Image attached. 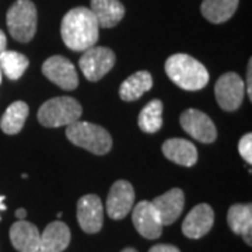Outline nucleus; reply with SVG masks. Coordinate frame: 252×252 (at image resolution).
Returning <instances> with one entry per match:
<instances>
[{"label": "nucleus", "mask_w": 252, "mask_h": 252, "mask_svg": "<svg viewBox=\"0 0 252 252\" xmlns=\"http://www.w3.org/2000/svg\"><path fill=\"white\" fill-rule=\"evenodd\" d=\"M6 210V205H4V196L0 195V212Z\"/></svg>", "instance_id": "nucleus-30"}, {"label": "nucleus", "mask_w": 252, "mask_h": 252, "mask_svg": "<svg viewBox=\"0 0 252 252\" xmlns=\"http://www.w3.org/2000/svg\"><path fill=\"white\" fill-rule=\"evenodd\" d=\"M162 153L175 164L184 167H192L198 161V150L195 144L190 143L187 139H168L162 144Z\"/></svg>", "instance_id": "nucleus-17"}, {"label": "nucleus", "mask_w": 252, "mask_h": 252, "mask_svg": "<svg viewBox=\"0 0 252 252\" xmlns=\"http://www.w3.org/2000/svg\"><path fill=\"white\" fill-rule=\"evenodd\" d=\"M227 223L231 231L235 234L243 235L244 241L250 247L252 245V206L251 203L247 205H233L227 213Z\"/></svg>", "instance_id": "nucleus-19"}, {"label": "nucleus", "mask_w": 252, "mask_h": 252, "mask_svg": "<svg viewBox=\"0 0 252 252\" xmlns=\"http://www.w3.org/2000/svg\"><path fill=\"white\" fill-rule=\"evenodd\" d=\"M215 94L219 105L224 111H235L243 104L245 94L244 80L237 73H224L216 83Z\"/></svg>", "instance_id": "nucleus-7"}, {"label": "nucleus", "mask_w": 252, "mask_h": 252, "mask_svg": "<svg viewBox=\"0 0 252 252\" xmlns=\"http://www.w3.org/2000/svg\"><path fill=\"white\" fill-rule=\"evenodd\" d=\"M122 252H137V251H136V250H133V248H125V250H124Z\"/></svg>", "instance_id": "nucleus-31"}, {"label": "nucleus", "mask_w": 252, "mask_h": 252, "mask_svg": "<svg viewBox=\"0 0 252 252\" xmlns=\"http://www.w3.org/2000/svg\"><path fill=\"white\" fill-rule=\"evenodd\" d=\"M238 152L247 162H252V135L247 133L238 143Z\"/></svg>", "instance_id": "nucleus-25"}, {"label": "nucleus", "mask_w": 252, "mask_h": 252, "mask_svg": "<svg viewBox=\"0 0 252 252\" xmlns=\"http://www.w3.org/2000/svg\"><path fill=\"white\" fill-rule=\"evenodd\" d=\"M238 7V0H203L200 11L207 21L220 24L233 17Z\"/></svg>", "instance_id": "nucleus-21"}, {"label": "nucleus", "mask_w": 252, "mask_h": 252, "mask_svg": "<svg viewBox=\"0 0 252 252\" xmlns=\"http://www.w3.org/2000/svg\"><path fill=\"white\" fill-rule=\"evenodd\" d=\"M42 73L48 80L63 90L72 91L79 86V77L74 64L61 55L51 56L45 61L42 64Z\"/></svg>", "instance_id": "nucleus-8"}, {"label": "nucleus", "mask_w": 252, "mask_h": 252, "mask_svg": "<svg viewBox=\"0 0 252 252\" xmlns=\"http://www.w3.org/2000/svg\"><path fill=\"white\" fill-rule=\"evenodd\" d=\"M115 64V54L105 46H91L81 55L79 66L86 79L101 80Z\"/></svg>", "instance_id": "nucleus-6"}, {"label": "nucleus", "mask_w": 252, "mask_h": 252, "mask_svg": "<svg viewBox=\"0 0 252 252\" xmlns=\"http://www.w3.org/2000/svg\"><path fill=\"white\" fill-rule=\"evenodd\" d=\"M81 105L72 97L48 99L38 109V121L46 127L69 126L81 117Z\"/></svg>", "instance_id": "nucleus-4"}, {"label": "nucleus", "mask_w": 252, "mask_h": 252, "mask_svg": "<svg viewBox=\"0 0 252 252\" xmlns=\"http://www.w3.org/2000/svg\"><path fill=\"white\" fill-rule=\"evenodd\" d=\"M90 10L102 28L115 27L125 16V7L119 0H91Z\"/></svg>", "instance_id": "nucleus-18"}, {"label": "nucleus", "mask_w": 252, "mask_h": 252, "mask_svg": "<svg viewBox=\"0 0 252 252\" xmlns=\"http://www.w3.org/2000/svg\"><path fill=\"white\" fill-rule=\"evenodd\" d=\"M70 244V230L63 221H52L46 225L39 240L38 252H63Z\"/></svg>", "instance_id": "nucleus-16"}, {"label": "nucleus", "mask_w": 252, "mask_h": 252, "mask_svg": "<svg viewBox=\"0 0 252 252\" xmlns=\"http://www.w3.org/2000/svg\"><path fill=\"white\" fill-rule=\"evenodd\" d=\"M99 26L87 7L69 10L62 20L61 34L64 45L72 51H86L98 41Z\"/></svg>", "instance_id": "nucleus-1"}, {"label": "nucleus", "mask_w": 252, "mask_h": 252, "mask_svg": "<svg viewBox=\"0 0 252 252\" xmlns=\"http://www.w3.org/2000/svg\"><path fill=\"white\" fill-rule=\"evenodd\" d=\"M10 35L18 42H30L36 32V7L31 0H17L6 17Z\"/></svg>", "instance_id": "nucleus-5"}, {"label": "nucleus", "mask_w": 252, "mask_h": 252, "mask_svg": "<svg viewBox=\"0 0 252 252\" xmlns=\"http://www.w3.org/2000/svg\"><path fill=\"white\" fill-rule=\"evenodd\" d=\"M41 233L30 221L18 220L10 228V241L18 252H38Z\"/></svg>", "instance_id": "nucleus-15"}, {"label": "nucleus", "mask_w": 252, "mask_h": 252, "mask_svg": "<svg viewBox=\"0 0 252 252\" xmlns=\"http://www.w3.org/2000/svg\"><path fill=\"white\" fill-rule=\"evenodd\" d=\"M132 221L137 233L147 240H156L161 235L164 225L153 203L149 200H142L136 205L132 213Z\"/></svg>", "instance_id": "nucleus-12"}, {"label": "nucleus", "mask_w": 252, "mask_h": 252, "mask_svg": "<svg viewBox=\"0 0 252 252\" xmlns=\"http://www.w3.org/2000/svg\"><path fill=\"white\" fill-rule=\"evenodd\" d=\"M215 223V212L207 203H200L193 207L182 223V233L185 237L198 240L206 235Z\"/></svg>", "instance_id": "nucleus-13"}, {"label": "nucleus", "mask_w": 252, "mask_h": 252, "mask_svg": "<svg viewBox=\"0 0 252 252\" xmlns=\"http://www.w3.org/2000/svg\"><path fill=\"white\" fill-rule=\"evenodd\" d=\"M77 221L87 234L98 233L104 223V207L97 195H84L77 202Z\"/></svg>", "instance_id": "nucleus-11"}, {"label": "nucleus", "mask_w": 252, "mask_h": 252, "mask_svg": "<svg viewBox=\"0 0 252 252\" xmlns=\"http://www.w3.org/2000/svg\"><path fill=\"white\" fill-rule=\"evenodd\" d=\"M66 136L73 144L93 154H107L112 147V137L102 126L76 121L66 126Z\"/></svg>", "instance_id": "nucleus-3"}, {"label": "nucleus", "mask_w": 252, "mask_h": 252, "mask_svg": "<svg viewBox=\"0 0 252 252\" xmlns=\"http://www.w3.org/2000/svg\"><path fill=\"white\" fill-rule=\"evenodd\" d=\"M180 122L182 129L199 142L213 143L216 140V126L205 112L199 109H187L182 112Z\"/></svg>", "instance_id": "nucleus-9"}, {"label": "nucleus", "mask_w": 252, "mask_h": 252, "mask_svg": "<svg viewBox=\"0 0 252 252\" xmlns=\"http://www.w3.org/2000/svg\"><path fill=\"white\" fill-rule=\"evenodd\" d=\"M139 127L146 133H156L162 126V102L160 99H152L146 104L137 119Z\"/></svg>", "instance_id": "nucleus-23"}, {"label": "nucleus", "mask_w": 252, "mask_h": 252, "mask_svg": "<svg viewBox=\"0 0 252 252\" xmlns=\"http://www.w3.org/2000/svg\"><path fill=\"white\" fill-rule=\"evenodd\" d=\"M149 252H181L177 247L174 245H168V244H158L154 245L153 248H150Z\"/></svg>", "instance_id": "nucleus-26"}, {"label": "nucleus", "mask_w": 252, "mask_h": 252, "mask_svg": "<svg viewBox=\"0 0 252 252\" xmlns=\"http://www.w3.org/2000/svg\"><path fill=\"white\" fill-rule=\"evenodd\" d=\"M30 108L24 101H16L7 107L0 119V127L6 135H17L28 118Z\"/></svg>", "instance_id": "nucleus-22"}, {"label": "nucleus", "mask_w": 252, "mask_h": 252, "mask_svg": "<svg viewBox=\"0 0 252 252\" xmlns=\"http://www.w3.org/2000/svg\"><path fill=\"white\" fill-rule=\"evenodd\" d=\"M135 203V190L130 182L117 181L109 189L107 198V213L114 220L125 219Z\"/></svg>", "instance_id": "nucleus-10"}, {"label": "nucleus", "mask_w": 252, "mask_h": 252, "mask_svg": "<svg viewBox=\"0 0 252 252\" xmlns=\"http://www.w3.org/2000/svg\"><path fill=\"white\" fill-rule=\"evenodd\" d=\"M1 74H3V72H1V69H0V83H1Z\"/></svg>", "instance_id": "nucleus-32"}, {"label": "nucleus", "mask_w": 252, "mask_h": 252, "mask_svg": "<svg viewBox=\"0 0 252 252\" xmlns=\"http://www.w3.org/2000/svg\"><path fill=\"white\" fill-rule=\"evenodd\" d=\"M153 87V77L152 74L146 70L133 73L132 76H129L119 89V97L124 101H136L139 99L144 93L150 90Z\"/></svg>", "instance_id": "nucleus-20"}, {"label": "nucleus", "mask_w": 252, "mask_h": 252, "mask_svg": "<svg viewBox=\"0 0 252 252\" xmlns=\"http://www.w3.org/2000/svg\"><path fill=\"white\" fill-rule=\"evenodd\" d=\"M16 216H17V219H20V220H24V217L27 216V212H26L24 209H17V210H16Z\"/></svg>", "instance_id": "nucleus-29"}, {"label": "nucleus", "mask_w": 252, "mask_h": 252, "mask_svg": "<svg viewBox=\"0 0 252 252\" xmlns=\"http://www.w3.org/2000/svg\"><path fill=\"white\" fill-rule=\"evenodd\" d=\"M6 46H7V38H6V34L0 30V54L6 51Z\"/></svg>", "instance_id": "nucleus-28"}, {"label": "nucleus", "mask_w": 252, "mask_h": 252, "mask_svg": "<svg viewBox=\"0 0 252 252\" xmlns=\"http://www.w3.org/2000/svg\"><path fill=\"white\" fill-rule=\"evenodd\" d=\"M251 76H252V61H250V63H248V70H247V91H248V97H250V99H252V95H251V87H252Z\"/></svg>", "instance_id": "nucleus-27"}, {"label": "nucleus", "mask_w": 252, "mask_h": 252, "mask_svg": "<svg viewBox=\"0 0 252 252\" xmlns=\"http://www.w3.org/2000/svg\"><path fill=\"white\" fill-rule=\"evenodd\" d=\"M165 72L178 87L187 91L202 90L209 83L206 67L189 55L170 56L165 62Z\"/></svg>", "instance_id": "nucleus-2"}, {"label": "nucleus", "mask_w": 252, "mask_h": 252, "mask_svg": "<svg viewBox=\"0 0 252 252\" xmlns=\"http://www.w3.org/2000/svg\"><path fill=\"white\" fill-rule=\"evenodd\" d=\"M154 209L161 220L162 225H170L177 221L185 206V196L180 188H172L168 192L157 196L153 202Z\"/></svg>", "instance_id": "nucleus-14"}, {"label": "nucleus", "mask_w": 252, "mask_h": 252, "mask_svg": "<svg viewBox=\"0 0 252 252\" xmlns=\"http://www.w3.org/2000/svg\"><path fill=\"white\" fill-rule=\"evenodd\" d=\"M30 61L26 55L16 51H3L0 54V69L10 80H18L27 70Z\"/></svg>", "instance_id": "nucleus-24"}]
</instances>
